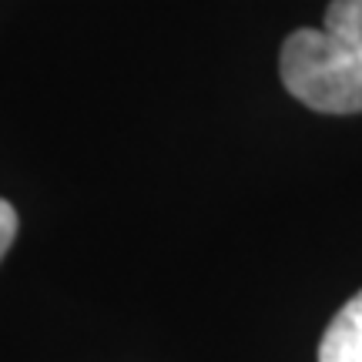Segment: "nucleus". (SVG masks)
<instances>
[{
  "instance_id": "1",
  "label": "nucleus",
  "mask_w": 362,
  "mask_h": 362,
  "mask_svg": "<svg viewBox=\"0 0 362 362\" xmlns=\"http://www.w3.org/2000/svg\"><path fill=\"white\" fill-rule=\"evenodd\" d=\"M285 90L319 115H362V0H329L322 27H298L282 44Z\"/></svg>"
},
{
  "instance_id": "2",
  "label": "nucleus",
  "mask_w": 362,
  "mask_h": 362,
  "mask_svg": "<svg viewBox=\"0 0 362 362\" xmlns=\"http://www.w3.org/2000/svg\"><path fill=\"white\" fill-rule=\"evenodd\" d=\"M319 362H362V292L352 296L319 342Z\"/></svg>"
},
{
  "instance_id": "3",
  "label": "nucleus",
  "mask_w": 362,
  "mask_h": 362,
  "mask_svg": "<svg viewBox=\"0 0 362 362\" xmlns=\"http://www.w3.org/2000/svg\"><path fill=\"white\" fill-rule=\"evenodd\" d=\"M13 238H17V211H13L11 202L0 198V259L7 255V248L13 245Z\"/></svg>"
}]
</instances>
